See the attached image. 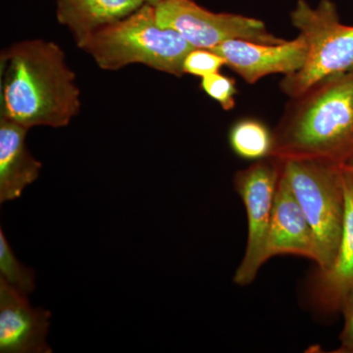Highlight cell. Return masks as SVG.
<instances>
[{
    "mask_svg": "<svg viewBox=\"0 0 353 353\" xmlns=\"http://www.w3.org/2000/svg\"><path fill=\"white\" fill-rule=\"evenodd\" d=\"M1 118L31 129L68 126L80 111L76 75L53 41H25L2 51Z\"/></svg>",
    "mask_w": 353,
    "mask_h": 353,
    "instance_id": "6da1fadb",
    "label": "cell"
},
{
    "mask_svg": "<svg viewBox=\"0 0 353 353\" xmlns=\"http://www.w3.org/2000/svg\"><path fill=\"white\" fill-rule=\"evenodd\" d=\"M145 3L152 4L153 6H157L158 4L161 3V2H163L164 0H143Z\"/></svg>",
    "mask_w": 353,
    "mask_h": 353,
    "instance_id": "ffe728a7",
    "label": "cell"
},
{
    "mask_svg": "<svg viewBox=\"0 0 353 353\" xmlns=\"http://www.w3.org/2000/svg\"><path fill=\"white\" fill-rule=\"evenodd\" d=\"M27 128L0 119V203L15 201L38 179L43 164L26 145Z\"/></svg>",
    "mask_w": 353,
    "mask_h": 353,
    "instance_id": "8fae6325",
    "label": "cell"
},
{
    "mask_svg": "<svg viewBox=\"0 0 353 353\" xmlns=\"http://www.w3.org/2000/svg\"><path fill=\"white\" fill-rule=\"evenodd\" d=\"M341 309L345 314V327L341 332L339 352L353 353V290L345 297Z\"/></svg>",
    "mask_w": 353,
    "mask_h": 353,
    "instance_id": "ac0fdd59",
    "label": "cell"
},
{
    "mask_svg": "<svg viewBox=\"0 0 353 353\" xmlns=\"http://www.w3.org/2000/svg\"><path fill=\"white\" fill-rule=\"evenodd\" d=\"M224 58L227 66L248 83L272 74L292 75L303 68L308 46L299 34L292 41L281 43H260L243 39L225 41L211 50Z\"/></svg>",
    "mask_w": 353,
    "mask_h": 353,
    "instance_id": "ba28073f",
    "label": "cell"
},
{
    "mask_svg": "<svg viewBox=\"0 0 353 353\" xmlns=\"http://www.w3.org/2000/svg\"><path fill=\"white\" fill-rule=\"evenodd\" d=\"M201 88L214 101L219 102L224 110L234 108V95L236 94V83L233 79L222 75L219 72L201 78Z\"/></svg>",
    "mask_w": 353,
    "mask_h": 353,
    "instance_id": "e0dca14e",
    "label": "cell"
},
{
    "mask_svg": "<svg viewBox=\"0 0 353 353\" xmlns=\"http://www.w3.org/2000/svg\"><path fill=\"white\" fill-rule=\"evenodd\" d=\"M143 4V0H57V19L79 46L97 30L127 17Z\"/></svg>",
    "mask_w": 353,
    "mask_h": 353,
    "instance_id": "4fadbf2b",
    "label": "cell"
},
{
    "mask_svg": "<svg viewBox=\"0 0 353 353\" xmlns=\"http://www.w3.org/2000/svg\"><path fill=\"white\" fill-rule=\"evenodd\" d=\"M104 70L134 63L180 77L194 46L180 32L158 24L155 6L145 3L127 17L101 27L79 44Z\"/></svg>",
    "mask_w": 353,
    "mask_h": 353,
    "instance_id": "3957f363",
    "label": "cell"
},
{
    "mask_svg": "<svg viewBox=\"0 0 353 353\" xmlns=\"http://www.w3.org/2000/svg\"><path fill=\"white\" fill-rule=\"evenodd\" d=\"M284 254L299 255L316 261L312 231L287 179L281 172L267 243V260Z\"/></svg>",
    "mask_w": 353,
    "mask_h": 353,
    "instance_id": "30bf717a",
    "label": "cell"
},
{
    "mask_svg": "<svg viewBox=\"0 0 353 353\" xmlns=\"http://www.w3.org/2000/svg\"><path fill=\"white\" fill-rule=\"evenodd\" d=\"M292 21L305 39L308 53L303 68L281 83L285 94L294 99L326 79L353 70V27L341 24L333 2L322 0L311 7L299 0Z\"/></svg>",
    "mask_w": 353,
    "mask_h": 353,
    "instance_id": "5b68a950",
    "label": "cell"
},
{
    "mask_svg": "<svg viewBox=\"0 0 353 353\" xmlns=\"http://www.w3.org/2000/svg\"><path fill=\"white\" fill-rule=\"evenodd\" d=\"M282 173L312 231L319 271L333 263L345 222V188L341 165L316 160H288Z\"/></svg>",
    "mask_w": 353,
    "mask_h": 353,
    "instance_id": "277c9868",
    "label": "cell"
},
{
    "mask_svg": "<svg viewBox=\"0 0 353 353\" xmlns=\"http://www.w3.org/2000/svg\"><path fill=\"white\" fill-rule=\"evenodd\" d=\"M273 132L271 157L341 165L353 157V70L292 99Z\"/></svg>",
    "mask_w": 353,
    "mask_h": 353,
    "instance_id": "7a4b0ae2",
    "label": "cell"
},
{
    "mask_svg": "<svg viewBox=\"0 0 353 353\" xmlns=\"http://www.w3.org/2000/svg\"><path fill=\"white\" fill-rule=\"evenodd\" d=\"M341 169L343 178L353 190V157L348 159L345 163L341 164Z\"/></svg>",
    "mask_w": 353,
    "mask_h": 353,
    "instance_id": "d6986e66",
    "label": "cell"
},
{
    "mask_svg": "<svg viewBox=\"0 0 353 353\" xmlns=\"http://www.w3.org/2000/svg\"><path fill=\"white\" fill-rule=\"evenodd\" d=\"M50 311L32 308L28 294L0 279V352L50 353Z\"/></svg>",
    "mask_w": 353,
    "mask_h": 353,
    "instance_id": "9c48e42d",
    "label": "cell"
},
{
    "mask_svg": "<svg viewBox=\"0 0 353 353\" xmlns=\"http://www.w3.org/2000/svg\"><path fill=\"white\" fill-rule=\"evenodd\" d=\"M158 24L171 28L196 48L213 50L225 41L243 39L260 43H281L262 21L236 14L214 13L192 0H164L155 6Z\"/></svg>",
    "mask_w": 353,
    "mask_h": 353,
    "instance_id": "52a82bcc",
    "label": "cell"
},
{
    "mask_svg": "<svg viewBox=\"0 0 353 353\" xmlns=\"http://www.w3.org/2000/svg\"><path fill=\"white\" fill-rule=\"evenodd\" d=\"M0 279L28 296L36 289V274L18 261L2 229H0Z\"/></svg>",
    "mask_w": 353,
    "mask_h": 353,
    "instance_id": "9a60e30c",
    "label": "cell"
},
{
    "mask_svg": "<svg viewBox=\"0 0 353 353\" xmlns=\"http://www.w3.org/2000/svg\"><path fill=\"white\" fill-rule=\"evenodd\" d=\"M224 65V58L217 52L205 48H194L183 61V74H190L196 77H206L217 73Z\"/></svg>",
    "mask_w": 353,
    "mask_h": 353,
    "instance_id": "2e32d148",
    "label": "cell"
},
{
    "mask_svg": "<svg viewBox=\"0 0 353 353\" xmlns=\"http://www.w3.org/2000/svg\"><path fill=\"white\" fill-rule=\"evenodd\" d=\"M281 172L282 163L268 157L234 176V188L245 204L248 224L245 255L233 278L234 284L241 287L252 283L267 261V243Z\"/></svg>",
    "mask_w": 353,
    "mask_h": 353,
    "instance_id": "8992f818",
    "label": "cell"
},
{
    "mask_svg": "<svg viewBox=\"0 0 353 353\" xmlns=\"http://www.w3.org/2000/svg\"><path fill=\"white\" fill-rule=\"evenodd\" d=\"M343 188L345 211L340 245L331 266L319 271L315 285L316 299L327 310L341 309L353 290V190L345 178Z\"/></svg>",
    "mask_w": 353,
    "mask_h": 353,
    "instance_id": "7c38bea8",
    "label": "cell"
},
{
    "mask_svg": "<svg viewBox=\"0 0 353 353\" xmlns=\"http://www.w3.org/2000/svg\"><path fill=\"white\" fill-rule=\"evenodd\" d=\"M229 141L234 152L243 159L259 161L270 157L273 150V132L259 120L239 121L230 132Z\"/></svg>",
    "mask_w": 353,
    "mask_h": 353,
    "instance_id": "5bb4252c",
    "label": "cell"
}]
</instances>
